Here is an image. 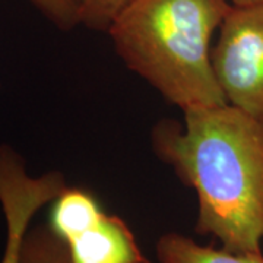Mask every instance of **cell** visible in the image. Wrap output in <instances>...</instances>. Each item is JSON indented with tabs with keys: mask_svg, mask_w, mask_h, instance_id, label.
<instances>
[{
	"mask_svg": "<svg viewBox=\"0 0 263 263\" xmlns=\"http://www.w3.org/2000/svg\"><path fill=\"white\" fill-rule=\"evenodd\" d=\"M152 132L157 155L197 197V234L240 254H263V117L231 104L183 113Z\"/></svg>",
	"mask_w": 263,
	"mask_h": 263,
	"instance_id": "cell-1",
	"label": "cell"
},
{
	"mask_svg": "<svg viewBox=\"0 0 263 263\" xmlns=\"http://www.w3.org/2000/svg\"><path fill=\"white\" fill-rule=\"evenodd\" d=\"M231 0H132L108 28L116 53L181 111L227 104L212 37Z\"/></svg>",
	"mask_w": 263,
	"mask_h": 263,
	"instance_id": "cell-2",
	"label": "cell"
},
{
	"mask_svg": "<svg viewBox=\"0 0 263 263\" xmlns=\"http://www.w3.org/2000/svg\"><path fill=\"white\" fill-rule=\"evenodd\" d=\"M212 66L227 103L263 117V0L233 5L218 29Z\"/></svg>",
	"mask_w": 263,
	"mask_h": 263,
	"instance_id": "cell-3",
	"label": "cell"
},
{
	"mask_svg": "<svg viewBox=\"0 0 263 263\" xmlns=\"http://www.w3.org/2000/svg\"><path fill=\"white\" fill-rule=\"evenodd\" d=\"M65 187L62 173L50 171L32 177L15 151L0 146V208L6 222V243L0 263H22V243L31 219Z\"/></svg>",
	"mask_w": 263,
	"mask_h": 263,
	"instance_id": "cell-4",
	"label": "cell"
},
{
	"mask_svg": "<svg viewBox=\"0 0 263 263\" xmlns=\"http://www.w3.org/2000/svg\"><path fill=\"white\" fill-rule=\"evenodd\" d=\"M65 243L72 263H151L130 227L107 212Z\"/></svg>",
	"mask_w": 263,
	"mask_h": 263,
	"instance_id": "cell-5",
	"label": "cell"
},
{
	"mask_svg": "<svg viewBox=\"0 0 263 263\" xmlns=\"http://www.w3.org/2000/svg\"><path fill=\"white\" fill-rule=\"evenodd\" d=\"M104 211L86 189L67 187L51 202L48 226L63 241L92 226Z\"/></svg>",
	"mask_w": 263,
	"mask_h": 263,
	"instance_id": "cell-6",
	"label": "cell"
},
{
	"mask_svg": "<svg viewBox=\"0 0 263 263\" xmlns=\"http://www.w3.org/2000/svg\"><path fill=\"white\" fill-rule=\"evenodd\" d=\"M158 263H263V254H240L195 241L180 233H165L155 246Z\"/></svg>",
	"mask_w": 263,
	"mask_h": 263,
	"instance_id": "cell-7",
	"label": "cell"
},
{
	"mask_svg": "<svg viewBox=\"0 0 263 263\" xmlns=\"http://www.w3.org/2000/svg\"><path fill=\"white\" fill-rule=\"evenodd\" d=\"M22 263H72L66 243L46 224L28 228L21 252Z\"/></svg>",
	"mask_w": 263,
	"mask_h": 263,
	"instance_id": "cell-8",
	"label": "cell"
},
{
	"mask_svg": "<svg viewBox=\"0 0 263 263\" xmlns=\"http://www.w3.org/2000/svg\"><path fill=\"white\" fill-rule=\"evenodd\" d=\"M132 0H75L79 24L97 31H108L113 21Z\"/></svg>",
	"mask_w": 263,
	"mask_h": 263,
	"instance_id": "cell-9",
	"label": "cell"
},
{
	"mask_svg": "<svg viewBox=\"0 0 263 263\" xmlns=\"http://www.w3.org/2000/svg\"><path fill=\"white\" fill-rule=\"evenodd\" d=\"M57 28L70 29L79 24L75 0H29Z\"/></svg>",
	"mask_w": 263,
	"mask_h": 263,
	"instance_id": "cell-10",
	"label": "cell"
},
{
	"mask_svg": "<svg viewBox=\"0 0 263 263\" xmlns=\"http://www.w3.org/2000/svg\"><path fill=\"white\" fill-rule=\"evenodd\" d=\"M256 2H260V0H231V3H233V5H237V6L252 5V3H256Z\"/></svg>",
	"mask_w": 263,
	"mask_h": 263,
	"instance_id": "cell-11",
	"label": "cell"
}]
</instances>
